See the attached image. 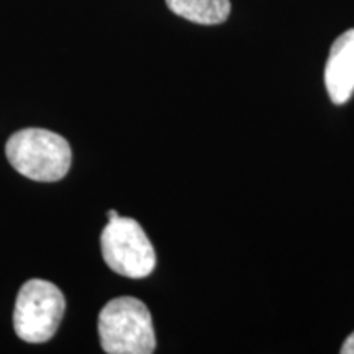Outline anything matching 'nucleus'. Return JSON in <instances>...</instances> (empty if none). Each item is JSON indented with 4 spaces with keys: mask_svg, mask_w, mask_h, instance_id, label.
<instances>
[{
    "mask_svg": "<svg viewBox=\"0 0 354 354\" xmlns=\"http://www.w3.org/2000/svg\"><path fill=\"white\" fill-rule=\"evenodd\" d=\"M339 351H342V354H354V331L348 336L346 342L343 343V346Z\"/></svg>",
    "mask_w": 354,
    "mask_h": 354,
    "instance_id": "0eeeda50",
    "label": "nucleus"
},
{
    "mask_svg": "<svg viewBox=\"0 0 354 354\" xmlns=\"http://www.w3.org/2000/svg\"><path fill=\"white\" fill-rule=\"evenodd\" d=\"M325 84L333 104L342 105L354 92V28L336 38L325 68Z\"/></svg>",
    "mask_w": 354,
    "mask_h": 354,
    "instance_id": "39448f33",
    "label": "nucleus"
},
{
    "mask_svg": "<svg viewBox=\"0 0 354 354\" xmlns=\"http://www.w3.org/2000/svg\"><path fill=\"white\" fill-rule=\"evenodd\" d=\"M176 15L198 25H218L228 19L230 0H166Z\"/></svg>",
    "mask_w": 354,
    "mask_h": 354,
    "instance_id": "423d86ee",
    "label": "nucleus"
},
{
    "mask_svg": "<svg viewBox=\"0 0 354 354\" xmlns=\"http://www.w3.org/2000/svg\"><path fill=\"white\" fill-rule=\"evenodd\" d=\"M100 343L109 354H149L156 349L151 313L141 300H110L99 315Z\"/></svg>",
    "mask_w": 354,
    "mask_h": 354,
    "instance_id": "f03ea898",
    "label": "nucleus"
},
{
    "mask_svg": "<svg viewBox=\"0 0 354 354\" xmlns=\"http://www.w3.org/2000/svg\"><path fill=\"white\" fill-rule=\"evenodd\" d=\"M118 216H120V215H118V212H117V210H110V212H109V221L117 220Z\"/></svg>",
    "mask_w": 354,
    "mask_h": 354,
    "instance_id": "6e6552de",
    "label": "nucleus"
},
{
    "mask_svg": "<svg viewBox=\"0 0 354 354\" xmlns=\"http://www.w3.org/2000/svg\"><path fill=\"white\" fill-rule=\"evenodd\" d=\"M66 300L59 287L43 279L25 282L17 295L13 328L26 343H46L64 317Z\"/></svg>",
    "mask_w": 354,
    "mask_h": 354,
    "instance_id": "7ed1b4c3",
    "label": "nucleus"
},
{
    "mask_svg": "<svg viewBox=\"0 0 354 354\" xmlns=\"http://www.w3.org/2000/svg\"><path fill=\"white\" fill-rule=\"evenodd\" d=\"M6 153L13 169L38 183L63 179L71 167V146L63 136L43 128H25L8 138Z\"/></svg>",
    "mask_w": 354,
    "mask_h": 354,
    "instance_id": "f257e3e1",
    "label": "nucleus"
},
{
    "mask_svg": "<svg viewBox=\"0 0 354 354\" xmlns=\"http://www.w3.org/2000/svg\"><path fill=\"white\" fill-rule=\"evenodd\" d=\"M102 256L113 272L130 279H145L156 268V253L136 220L118 216L109 221L100 236Z\"/></svg>",
    "mask_w": 354,
    "mask_h": 354,
    "instance_id": "20e7f679",
    "label": "nucleus"
}]
</instances>
